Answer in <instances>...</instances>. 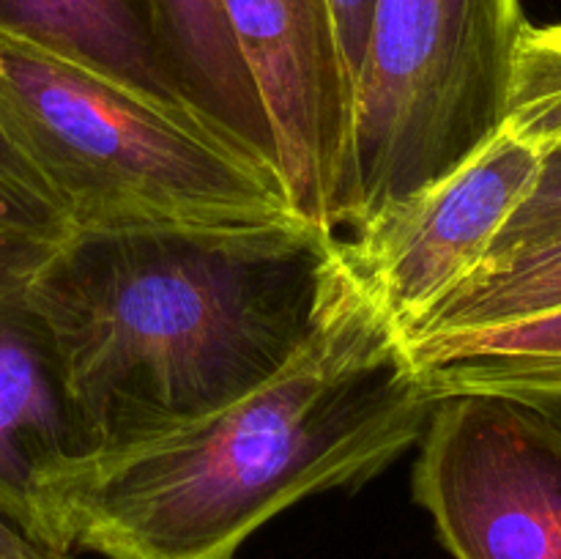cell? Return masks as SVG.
<instances>
[{"mask_svg":"<svg viewBox=\"0 0 561 559\" xmlns=\"http://www.w3.org/2000/svg\"><path fill=\"white\" fill-rule=\"evenodd\" d=\"M431 409L398 327L343 258L283 370L179 431L71 458L49 488L47 543L104 559H236L283 510L394 464Z\"/></svg>","mask_w":561,"mask_h":559,"instance_id":"6da1fadb","label":"cell"},{"mask_svg":"<svg viewBox=\"0 0 561 559\" xmlns=\"http://www.w3.org/2000/svg\"><path fill=\"white\" fill-rule=\"evenodd\" d=\"M340 263V239L307 223L75 230L25 294L82 455L179 431L283 370Z\"/></svg>","mask_w":561,"mask_h":559,"instance_id":"7a4b0ae2","label":"cell"},{"mask_svg":"<svg viewBox=\"0 0 561 559\" xmlns=\"http://www.w3.org/2000/svg\"><path fill=\"white\" fill-rule=\"evenodd\" d=\"M0 126L75 230L301 223L272 159L190 104L0 38Z\"/></svg>","mask_w":561,"mask_h":559,"instance_id":"3957f363","label":"cell"},{"mask_svg":"<svg viewBox=\"0 0 561 559\" xmlns=\"http://www.w3.org/2000/svg\"><path fill=\"white\" fill-rule=\"evenodd\" d=\"M520 0H376L354 124V219L416 195L507 121Z\"/></svg>","mask_w":561,"mask_h":559,"instance_id":"277c9868","label":"cell"},{"mask_svg":"<svg viewBox=\"0 0 561 559\" xmlns=\"http://www.w3.org/2000/svg\"><path fill=\"white\" fill-rule=\"evenodd\" d=\"M416 444L414 499L455 559H561V411L442 387Z\"/></svg>","mask_w":561,"mask_h":559,"instance_id":"5b68a950","label":"cell"},{"mask_svg":"<svg viewBox=\"0 0 561 559\" xmlns=\"http://www.w3.org/2000/svg\"><path fill=\"white\" fill-rule=\"evenodd\" d=\"M261 96L274 162L301 223L343 239L354 219L356 93L329 0H219Z\"/></svg>","mask_w":561,"mask_h":559,"instance_id":"8992f818","label":"cell"},{"mask_svg":"<svg viewBox=\"0 0 561 559\" xmlns=\"http://www.w3.org/2000/svg\"><path fill=\"white\" fill-rule=\"evenodd\" d=\"M537 170L540 151L504 126L458 170L340 239L345 263L400 338L485 261Z\"/></svg>","mask_w":561,"mask_h":559,"instance_id":"52a82bcc","label":"cell"},{"mask_svg":"<svg viewBox=\"0 0 561 559\" xmlns=\"http://www.w3.org/2000/svg\"><path fill=\"white\" fill-rule=\"evenodd\" d=\"M25 288L0 280V510L47 543L49 488L82 444L58 354Z\"/></svg>","mask_w":561,"mask_h":559,"instance_id":"ba28073f","label":"cell"},{"mask_svg":"<svg viewBox=\"0 0 561 559\" xmlns=\"http://www.w3.org/2000/svg\"><path fill=\"white\" fill-rule=\"evenodd\" d=\"M0 38L190 104L151 0H0Z\"/></svg>","mask_w":561,"mask_h":559,"instance_id":"9c48e42d","label":"cell"},{"mask_svg":"<svg viewBox=\"0 0 561 559\" xmlns=\"http://www.w3.org/2000/svg\"><path fill=\"white\" fill-rule=\"evenodd\" d=\"M151 3L186 102L230 137L274 162L266 113L230 36L222 3L219 0H151Z\"/></svg>","mask_w":561,"mask_h":559,"instance_id":"30bf717a","label":"cell"},{"mask_svg":"<svg viewBox=\"0 0 561 559\" xmlns=\"http://www.w3.org/2000/svg\"><path fill=\"white\" fill-rule=\"evenodd\" d=\"M561 310V239L477 266L405 332V343L480 332Z\"/></svg>","mask_w":561,"mask_h":559,"instance_id":"8fae6325","label":"cell"},{"mask_svg":"<svg viewBox=\"0 0 561 559\" xmlns=\"http://www.w3.org/2000/svg\"><path fill=\"white\" fill-rule=\"evenodd\" d=\"M405 354L427 384L561 367V310L480 332L416 340L405 343Z\"/></svg>","mask_w":561,"mask_h":559,"instance_id":"7c38bea8","label":"cell"},{"mask_svg":"<svg viewBox=\"0 0 561 559\" xmlns=\"http://www.w3.org/2000/svg\"><path fill=\"white\" fill-rule=\"evenodd\" d=\"M71 233L64 203L0 126V280L31 283Z\"/></svg>","mask_w":561,"mask_h":559,"instance_id":"4fadbf2b","label":"cell"},{"mask_svg":"<svg viewBox=\"0 0 561 559\" xmlns=\"http://www.w3.org/2000/svg\"><path fill=\"white\" fill-rule=\"evenodd\" d=\"M504 126L540 153L561 146V22L520 33Z\"/></svg>","mask_w":561,"mask_h":559,"instance_id":"5bb4252c","label":"cell"},{"mask_svg":"<svg viewBox=\"0 0 561 559\" xmlns=\"http://www.w3.org/2000/svg\"><path fill=\"white\" fill-rule=\"evenodd\" d=\"M561 239V146L540 153V170L526 192L524 201L515 206L507 223L493 239L488 258L482 263L502 261L535 247L551 244ZM480 263V266H482Z\"/></svg>","mask_w":561,"mask_h":559,"instance_id":"9a60e30c","label":"cell"},{"mask_svg":"<svg viewBox=\"0 0 561 559\" xmlns=\"http://www.w3.org/2000/svg\"><path fill=\"white\" fill-rule=\"evenodd\" d=\"M431 389L442 387H485L499 392L518 395V398L535 400L548 409L561 411V367H542V370H520V373H499V376L463 378V381L427 384Z\"/></svg>","mask_w":561,"mask_h":559,"instance_id":"2e32d148","label":"cell"},{"mask_svg":"<svg viewBox=\"0 0 561 559\" xmlns=\"http://www.w3.org/2000/svg\"><path fill=\"white\" fill-rule=\"evenodd\" d=\"M329 3H332L340 47H343V58H345V66H348V75H351V82H354V93H356V88H359L362 60H365L367 33H370L373 5H376V0H329Z\"/></svg>","mask_w":561,"mask_h":559,"instance_id":"e0dca14e","label":"cell"},{"mask_svg":"<svg viewBox=\"0 0 561 559\" xmlns=\"http://www.w3.org/2000/svg\"><path fill=\"white\" fill-rule=\"evenodd\" d=\"M0 559H71V554L33 537L0 510Z\"/></svg>","mask_w":561,"mask_h":559,"instance_id":"ac0fdd59","label":"cell"}]
</instances>
